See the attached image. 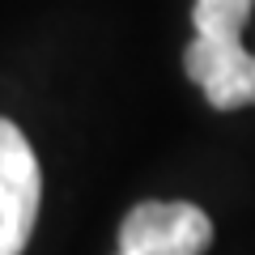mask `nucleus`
<instances>
[{
	"label": "nucleus",
	"mask_w": 255,
	"mask_h": 255,
	"mask_svg": "<svg viewBox=\"0 0 255 255\" xmlns=\"http://www.w3.org/2000/svg\"><path fill=\"white\" fill-rule=\"evenodd\" d=\"M255 0H196L191 21L196 34H243Z\"/></svg>",
	"instance_id": "4"
},
{
	"label": "nucleus",
	"mask_w": 255,
	"mask_h": 255,
	"mask_svg": "<svg viewBox=\"0 0 255 255\" xmlns=\"http://www.w3.org/2000/svg\"><path fill=\"white\" fill-rule=\"evenodd\" d=\"M213 243V221L196 204L145 200L124 217L115 255H204Z\"/></svg>",
	"instance_id": "2"
},
{
	"label": "nucleus",
	"mask_w": 255,
	"mask_h": 255,
	"mask_svg": "<svg viewBox=\"0 0 255 255\" xmlns=\"http://www.w3.org/2000/svg\"><path fill=\"white\" fill-rule=\"evenodd\" d=\"M183 68L217 111L255 102V55L243 47V34H196L183 51Z\"/></svg>",
	"instance_id": "3"
},
{
	"label": "nucleus",
	"mask_w": 255,
	"mask_h": 255,
	"mask_svg": "<svg viewBox=\"0 0 255 255\" xmlns=\"http://www.w3.org/2000/svg\"><path fill=\"white\" fill-rule=\"evenodd\" d=\"M43 174L21 128L0 119V255H21L38 217Z\"/></svg>",
	"instance_id": "1"
}]
</instances>
